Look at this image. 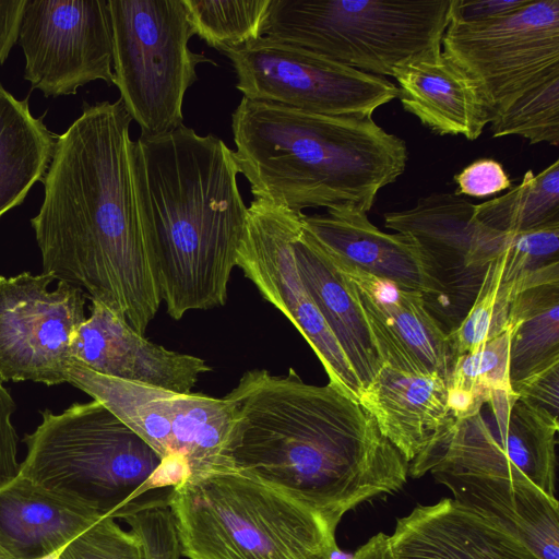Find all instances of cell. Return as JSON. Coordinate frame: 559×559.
I'll use <instances>...</instances> for the list:
<instances>
[{
    "instance_id": "cell-39",
    "label": "cell",
    "mask_w": 559,
    "mask_h": 559,
    "mask_svg": "<svg viewBox=\"0 0 559 559\" xmlns=\"http://www.w3.org/2000/svg\"><path fill=\"white\" fill-rule=\"evenodd\" d=\"M528 0H450L449 21L481 22L512 13Z\"/></svg>"
},
{
    "instance_id": "cell-42",
    "label": "cell",
    "mask_w": 559,
    "mask_h": 559,
    "mask_svg": "<svg viewBox=\"0 0 559 559\" xmlns=\"http://www.w3.org/2000/svg\"><path fill=\"white\" fill-rule=\"evenodd\" d=\"M0 559H13L10 555H8L1 547H0Z\"/></svg>"
},
{
    "instance_id": "cell-29",
    "label": "cell",
    "mask_w": 559,
    "mask_h": 559,
    "mask_svg": "<svg viewBox=\"0 0 559 559\" xmlns=\"http://www.w3.org/2000/svg\"><path fill=\"white\" fill-rule=\"evenodd\" d=\"M510 331L483 343L475 352L456 356L448 380V405L455 419L479 412L493 393L511 391Z\"/></svg>"
},
{
    "instance_id": "cell-2",
    "label": "cell",
    "mask_w": 559,
    "mask_h": 559,
    "mask_svg": "<svg viewBox=\"0 0 559 559\" xmlns=\"http://www.w3.org/2000/svg\"><path fill=\"white\" fill-rule=\"evenodd\" d=\"M238 425L234 466L320 513L343 515L406 483L409 463L373 418L330 382L306 383L295 369L246 371L226 395Z\"/></svg>"
},
{
    "instance_id": "cell-25",
    "label": "cell",
    "mask_w": 559,
    "mask_h": 559,
    "mask_svg": "<svg viewBox=\"0 0 559 559\" xmlns=\"http://www.w3.org/2000/svg\"><path fill=\"white\" fill-rule=\"evenodd\" d=\"M102 515L16 475L0 484V547L13 559H47Z\"/></svg>"
},
{
    "instance_id": "cell-28",
    "label": "cell",
    "mask_w": 559,
    "mask_h": 559,
    "mask_svg": "<svg viewBox=\"0 0 559 559\" xmlns=\"http://www.w3.org/2000/svg\"><path fill=\"white\" fill-rule=\"evenodd\" d=\"M475 217L512 235L559 225V160L538 174L527 170L507 193L475 204Z\"/></svg>"
},
{
    "instance_id": "cell-5",
    "label": "cell",
    "mask_w": 559,
    "mask_h": 559,
    "mask_svg": "<svg viewBox=\"0 0 559 559\" xmlns=\"http://www.w3.org/2000/svg\"><path fill=\"white\" fill-rule=\"evenodd\" d=\"M166 503L189 559H329L336 546L320 513L235 466L188 477Z\"/></svg>"
},
{
    "instance_id": "cell-35",
    "label": "cell",
    "mask_w": 559,
    "mask_h": 559,
    "mask_svg": "<svg viewBox=\"0 0 559 559\" xmlns=\"http://www.w3.org/2000/svg\"><path fill=\"white\" fill-rule=\"evenodd\" d=\"M119 518L141 540L144 559H179L181 551L177 531L166 502H134Z\"/></svg>"
},
{
    "instance_id": "cell-17",
    "label": "cell",
    "mask_w": 559,
    "mask_h": 559,
    "mask_svg": "<svg viewBox=\"0 0 559 559\" xmlns=\"http://www.w3.org/2000/svg\"><path fill=\"white\" fill-rule=\"evenodd\" d=\"M328 255L353 284L383 366L447 382L454 355L424 295Z\"/></svg>"
},
{
    "instance_id": "cell-7",
    "label": "cell",
    "mask_w": 559,
    "mask_h": 559,
    "mask_svg": "<svg viewBox=\"0 0 559 559\" xmlns=\"http://www.w3.org/2000/svg\"><path fill=\"white\" fill-rule=\"evenodd\" d=\"M450 0H271L263 36L358 71L396 66L441 47Z\"/></svg>"
},
{
    "instance_id": "cell-33",
    "label": "cell",
    "mask_w": 559,
    "mask_h": 559,
    "mask_svg": "<svg viewBox=\"0 0 559 559\" xmlns=\"http://www.w3.org/2000/svg\"><path fill=\"white\" fill-rule=\"evenodd\" d=\"M502 281L511 300L527 288L559 283V225L513 235L503 255Z\"/></svg>"
},
{
    "instance_id": "cell-21",
    "label": "cell",
    "mask_w": 559,
    "mask_h": 559,
    "mask_svg": "<svg viewBox=\"0 0 559 559\" xmlns=\"http://www.w3.org/2000/svg\"><path fill=\"white\" fill-rule=\"evenodd\" d=\"M397 97L405 111L438 135L476 140L490 108L476 84L438 47L396 66Z\"/></svg>"
},
{
    "instance_id": "cell-34",
    "label": "cell",
    "mask_w": 559,
    "mask_h": 559,
    "mask_svg": "<svg viewBox=\"0 0 559 559\" xmlns=\"http://www.w3.org/2000/svg\"><path fill=\"white\" fill-rule=\"evenodd\" d=\"M52 559H144L141 540L111 516H100L76 535Z\"/></svg>"
},
{
    "instance_id": "cell-20",
    "label": "cell",
    "mask_w": 559,
    "mask_h": 559,
    "mask_svg": "<svg viewBox=\"0 0 559 559\" xmlns=\"http://www.w3.org/2000/svg\"><path fill=\"white\" fill-rule=\"evenodd\" d=\"M395 559H542L490 520L444 498L396 521Z\"/></svg>"
},
{
    "instance_id": "cell-18",
    "label": "cell",
    "mask_w": 559,
    "mask_h": 559,
    "mask_svg": "<svg viewBox=\"0 0 559 559\" xmlns=\"http://www.w3.org/2000/svg\"><path fill=\"white\" fill-rule=\"evenodd\" d=\"M70 356L99 374L177 393H191L200 377L211 370L200 357L150 342L122 316L96 300H91L90 316L73 336Z\"/></svg>"
},
{
    "instance_id": "cell-41",
    "label": "cell",
    "mask_w": 559,
    "mask_h": 559,
    "mask_svg": "<svg viewBox=\"0 0 559 559\" xmlns=\"http://www.w3.org/2000/svg\"><path fill=\"white\" fill-rule=\"evenodd\" d=\"M354 559H395L390 545V535L376 534L356 550Z\"/></svg>"
},
{
    "instance_id": "cell-24",
    "label": "cell",
    "mask_w": 559,
    "mask_h": 559,
    "mask_svg": "<svg viewBox=\"0 0 559 559\" xmlns=\"http://www.w3.org/2000/svg\"><path fill=\"white\" fill-rule=\"evenodd\" d=\"M293 246L300 278L364 390L383 362L354 286L335 267L302 221Z\"/></svg>"
},
{
    "instance_id": "cell-32",
    "label": "cell",
    "mask_w": 559,
    "mask_h": 559,
    "mask_svg": "<svg viewBox=\"0 0 559 559\" xmlns=\"http://www.w3.org/2000/svg\"><path fill=\"white\" fill-rule=\"evenodd\" d=\"M503 255L489 264L469 310L448 333L454 358L475 352L508 330L511 289L502 282Z\"/></svg>"
},
{
    "instance_id": "cell-22",
    "label": "cell",
    "mask_w": 559,
    "mask_h": 559,
    "mask_svg": "<svg viewBox=\"0 0 559 559\" xmlns=\"http://www.w3.org/2000/svg\"><path fill=\"white\" fill-rule=\"evenodd\" d=\"M430 474L460 506L496 523L542 559H559V502L531 480L442 469Z\"/></svg>"
},
{
    "instance_id": "cell-10",
    "label": "cell",
    "mask_w": 559,
    "mask_h": 559,
    "mask_svg": "<svg viewBox=\"0 0 559 559\" xmlns=\"http://www.w3.org/2000/svg\"><path fill=\"white\" fill-rule=\"evenodd\" d=\"M559 421L532 409L511 391H498L476 414L453 419L409 463L418 478L435 469L526 478L556 498Z\"/></svg>"
},
{
    "instance_id": "cell-27",
    "label": "cell",
    "mask_w": 559,
    "mask_h": 559,
    "mask_svg": "<svg viewBox=\"0 0 559 559\" xmlns=\"http://www.w3.org/2000/svg\"><path fill=\"white\" fill-rule=\"evenodd\" d=\"M511 389L559 364V283L516 294L508 316Z\"/></svg>"
},
{
    "instance_id": "cell-6",
    "label": "cell",
    "mask_w": 559,
    "mask_h": 559,
    "mask_svg": "<svg viewBox=\"0 0 559 559\" xmlns=\"http://www.w3.org/2000/svg\"><path fill=\"white\" fill-rule=\"evenodd\" d=\"M23 441L27 452L17 475L102 516L119 518L156 488L160 457L96 400L43 411Z\"/></svg>"
},
{
    "instance_id": "cell-15",
    "label": "cell",
    "mask_w": 559,
    "mask_h": 559,
    "mask_svg": "<svg viewBox=\"0 0 559 559\" xmlns=\"http://www.w3.org/2000/svg\"><path fill=\"white\" fill-rule=\"evenodd\" d=\"M40 272L0 275V381L67 383L70 346L85 321L86 294Z\"/></svg>"
},
{
    "instance_id": "cell-36",
    "label": "cell",
    "mask_w": 559,
    "mask_h": 559,
    "mask_svg": "<svg viewBox=\"0 0 559 559\" xmlns=\"http://www.w3.org/2000/svg\"><path fill=\"white\" fill-rule=\"evenodd\" d=\"M456 195L484 198L511 187V180L503 166L492 158H480L454 176Z\"/></svg>"
},
{
    "instance_id": "cell-26",
    "label": "cell",
    "mask_w": 559,
    "mask_h": 559,
    "mask_svg": "<svg viewBox=\"0 0 559 559\" xmlns=\"http://www.w3.org/2000/svg\"><path fill=\"white\" fill-rule=\"evenodd\" d=\"M57 136L32 115L28 99H17L0 84V218L43 181Z\"/></svg>"
},
{
    "instance_id": "cell-37",
    "label": "cell",
    "mask_w": 559,
    "mask_h": 559,
    "mask_svg": "<svg viewBox=\"0 0 559 559\" xmlns=\"http://www.w3.org/2000/svg\"><path fill=\"white\" fill-rule=\"evenodd\" d=\"M512 391L532 409L559 421V364L527 378Z\"/></svg>"
},
{
    "instance_id": "cell-40",
    "label": "cell",
    "mask_w": 559,
    "mask_h": 559,
    "mask_svg": "<svg viewBox=\"0 0 559 559\" xmlns=\"http://www.w3.org/2000/svg\"><path fill=\"white\" fill-rule=\"evenodd\" d=\"M26 0L0 1V66L19 40Z\"/></svg>"
},
{
    "instance_id": "cell-13",
    "label": "cell",
    "mask_w": 559,
    "mask_h": 559,
    "mask_svg": "<svg viewBox=\"0 0 559 559\" xmlns=\"http://www.w3.org/2000/svg\"><path fill=\"white\" fill-rule=\"evenodd\" d=\"M386 228L409 236L419 247L441 289L431 314L454 330L469 310L491 262L513 235L481 224L475 204L455 193H431L407 210L388 212ZM445 330V329H444Z\"/></svg>"
},
{
    "instance_id": "cell-12",
    "label": "cell",
    "mask_w": 559,
    "mask_h": 559,
    "mask_svg": "<svg viewBox=\"0 0 559 559\" xmlns=\"http://www.w3.org/2000/svg\"><path fill=\"white\" fill-rule=\"evenodd\" d=\"M442 52L478 87L490 112L559 72V0H528L507 15L452 22Z\"/></svg>"
},
{
    "instance_id": "cell-38",
    "label": "cell",
    "mask_w": 559,
    "mask_h": 559,
    "mask_svg": "<svg viewBox=\"0 0 559 559\" xmlns=\"http://www.w3.org/2000/svg\"><path fill=\"white\" fill-rule=\"evenodd\" d=\"M15 412L16 403L0 381V484L15 477L20 469L19 437L13 425Z\"/></svg>"
},
{
    "instance_id": "cell-14",
    "label": "cell",
    "mask_w": 559,
    "mask_h": 559,
    "mask_svg": "<svg viewBox=\"0 0 559 559\" xmlns=\"http://www.w3.org/2000/svg\"><path fill=\"white\" fill-rule=\"evenodd\" d=\"M301 214L253 198L236 266L299 331L329 382L358 402L362 386L299 275L293 241Z\"/></svg>"
},
{
    "instance_id": "cell-23",
    "label": "cell",
    "mask_w": 559,
    "mask_h": 559,
    "mask_svg": "<svg viewBox=\"0 0 559 559\" xmlns=\"http://www.w3.org/2000/svg\"><path fill=\"white\" fill-rule=\"evenodd\" d=\"M380 433L411 463L454 419L445 381L383 366L358 400Z\"/></svg>"
},
{
    "instance_id": "cell-16",
    "label": "cell",
    "mask_w": 559,
    "mask_h": 559,
    "mask_svg": "<svg viewBox=\"0 0 559 559\" xmlns=\"http://www.w3.org/2000/svg\"><path fill=\"white\" fill-rule=\"evenodd\" d=\"M19 44L24 79L46 97L75 95L96 80L114 84L108 0H26Z\"/></svg>"
},
{
    "instance_id": "cell-3",
    "label": "cell",
    "mask_w": 559,
    "mask_h": 559,
    "mask_svg": "<svg viewBox=\"0 0 559 559\" xmlns=\"http://www.w3.org/2000/svg\"><path fill=\"white\" fill-rule=\"evenodd\" d=\"M129 164L167 313L180 320L188 311L224 306L248 221L235 151L182 124L131 140Z\"/></svg>"
},
{
    "instance_id": "cell-31",
    "label": "cell",
    "mask_w": 559,
    "mask_h": 559,
    "mask_svg": "<svg viewBox=\"0 0 559 559\" xmlns=\"http://www.w3.org/2000/svg\"><path fill=\"white\" fill-rule=\"evenodd\" d=\"M193 34L219 52L263 36L271 0H183Z\"/></svg>"
},
{
    "instance_id": "cell-9",
    "label": "cell",
    "mask_w": 559,
    "mask_h": 559,
    "mask_svg": "<svg viewBox=\"0 0 559 559\" xmlns=\"http://www.w3.org/2000/svg\"><path fill=\"white\" fill-rule=\"evenodd\" d=\"M114 84L143 138L182 126V104L198 81L197 67L216 63L193 52L183 0H108Z\"/></svg>"
},
{
    "instance_id": "cell-19",
    "label": "cell",
    "mask_w": 559,
    "mask_h": 559,
    "mask_svg": "<svg viewBox=\"0 0 559 559\" xmlns=\"http://www.w3.org/2000/svg\"><path fill=\"white\" fill-rule=\"evenodd\" d=\"M305 228L331 257L374 276L419 290L430 313L441 289L417 243L407 235L388 234L353 205H337L325 214H301Z\"/></svg>"
},
{
    "instance_id": "cell-11",
    "label": "cell",
    "mask_w": 559,
    "mask_h": 559,
    "mask_svg": "<svg viewBox=\"0 0 559 559\" xmlns=\"http://www.w3.org/2000/svg\"><path fill=\"white\" fill-rule=\"evenodd\" d=\"M243 97L330 116H372L397 86L302 47L261 36L223 52Z\"/></svg>"
},
{
    "instance_id": "cell-8",
    "label": "cell",
    "mask_w": 559,
    "mask_h": 559,
    "mask_svg": "<svg viewBox=\"0 0 559 559\" xmlns=\"http://www.w3.org/2000/svg\"><path fill=\"white\" fill-rule=\"evenodd\" d=\"M66 381L100 402L160 457L157 488L190 476L234 467L238 425L233 402L200 393H177L99 374L70 361Z\"/></svg>"
},
{
    "instance_id": "cell-30",
    "label": "cell",
    "mask_w": 559,
    "mask_h": 559,
    "mask_svg": "<svg viewBox=\"0 0 559 559\" xmlns=\"http://www.w3.org/2000/svg\"><path fill=\"white\" fill-rule=\"evenodd\" d=\"M493 138L518 135L531 144H559V72L520 92L490 112Z\"/></svg>"
},
{
    "instance_id": "cell-4",
    "label": "cell",
    "mask_w": 559,
    "mask_h": 559,
    "mask_svg": "<svg viewBox=\"0 0 559 559\" xmlns=\"http://www.w3.org/2000/svg\"><path fill=\"white\" fill-rule=\"evenodd\" d=\"M231 130L253 198L296 213L337 205L367 213L407 163L404 140L368 115H320L242 97Z\"/></svg>"
},
{
    "instance_id": "cell-1",
    "label": "cell",
    "mask_w": 559,
    "mask_h": 559,
    "mask_svg": "<svg viewBox=\"0 0 559 559\" xmlns=\"http://www.w3.org/2000/svg\"><path fill=\"white\" fill-rule=\"evenodd\" d=\"M131 121L120 98L84 103L57 136L31 225L43 273L80 287L144 335L162 298L130 171Z\"/></svg>"
}]
</instances>
